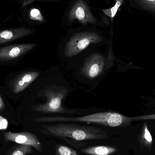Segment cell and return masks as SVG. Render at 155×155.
Instances as JSON below:
<instances>
[{"mask_svg": "<svg viewBox=\"0 0 155 155\" xmlns=\"http://www.w3.org/2000/svg\"><path fill=\"white\" fill-rule=\"evenodd\" d=\"M40 130L46 134L78 141L104 140L108 138L107 133L104 129L89 125L58 124L42 126Z\"/></svg>", "mask_w": 155, "mask_h": 155, "instance_id": "cell-1", "label": "cell"}, {"mask_svg": "<svg viewBox=\"0 0 155 155\" xmlns=\"http://www.w3.org/2000/svg\"><path fill=\"white\" fill-rule=\"evenodd\" d=\"M38 123L79 122L94 124L110 127H126L133 122V117H128L113 112L96 113L81 117L47 116L34 119Z\"/></svg>", "mask_w": 155, "mask_h": 155, "instance_id": "cell-2", "label": "cell"}, {"mask_svg": "<svg viewBox=\"0 0 155 155\" xmlns=\"http://www.w3.org/2000/svg\"><path fill=\"white\" fill-rule=\"evenodd\" d=\"M69 92V89L63 85L47 86L38 94L39 96L46 98V103L32 106V108L34 111L43 114H73L75 111L67 109L62 105L63 100Z\"/></svg>", "mask_w": 155, "mask_h": 155, "instance_id": "cell-3", "label": "cell"}, {"mask_svg": "<svg viewBox=\"0 0 155 155\" xmlns=\"http://www.w3.org/2000/svg\"><path fill=\"white\" fill-rule=\"evenodd\" d=\"M102 41V37L97 33L84 31L77 33L71 37L65 46L64 54L71 58L86 49L92 44H97Z\"/></svg>", "mask_w": 155, "mask_h": 155, "instance_id": "cell-4", "label": "cell"}, {"mask_svg": "<svg viewBox=\"0 0 155 155\" xmlns=\"http://www.w3.org/2000/svg\"><path fill=\"white\" fill-rule=\"evenodd\" d=\"M105 66V59L101 54L95 53L89 55L83 64L80 74L83 77L94 79L103 72Z\"/></svg>", "mask_w": 155, "mask_h": 155, "instance_id": "cell-5", "label": "cell"}, {"mask_svg": "<svg viewBox=\"0 0 155 155\" xmlns=\"http://www.w3.org/2000/svg\"><path fill=\"white\" fill-rule=\"evenodd\" d=\"M69 20L72 22L77 20L82 24H95L97 19L93 15L87 4L84 0H77L72 6L69 13Z\"/></svg>", "mask_w": 155, "mask_h": 155, "instance_id": "cell-6", "label": "cell"}, {"mask_svg": "<svg viewBox=\"0 0 155 155\" xmlns=\"http://www.w3.org/2000/svg\"><path fill=\"white\" fill-rule=\"evenodd\" d=\"M4 136L6 141H11L19 144L29 146L35 148L40 153H42L41 143L38 137L31 133L5 132L4 134Z\"/></svg>", "mask_w": 155, "mask_h": 155, "instance_id": "cell-7", "label": "cell"}, {"mask_svg": "<svg viewBox=\"0 0 155 155\" xmlns=\"http://www.w3.org/2000/svg\"><path fill=\"white\" fill-rule=\"evenodd\" d=\"M37 44L14 45L0 48V61H9L15 60L32 50Z\"/></svg>", "mask_w": 155, "mask_h": 155, "instance_id": "cell-8", "label": "cell"}, {"mask_svg": "<svg viewBox=\"0 0 155 155\" xmlns=\"http://www.w3.org/2000/svg\"><path fill=\"white\" fill-rule=\"evenodd\" d=\"M39 73L34 71L19 74L12 80L10 87L13 93L19 94L25 90L39 76Z\"/></svg>", "mask_w": 155, "mask_h": 155, "instance_id": "cell-9", "label": "cell"}, {"mask_svg": "<svg viewBox=\"0 0 155 155\" xmlns=\"http://www.w3.org/2000/svg\"><path fill=\"white\" fill-rule=\"evenodd\" d=\"M32 33L31 30L24 27L1 30L0 31V45L23 38Z\"/></svg>", "mask_w": 155, "mask_h": 155, "instance_id": "cell-10", "label": "cell"}, {"mask_svg": "<svg viewBox=\"0 0 155 155\" xmlns=\"http://www.w3.org/2000/svg\"><path fill=\"white\" fill-rule=\"evenodd\" d=\"M117 150V149L115 147L99 146L84 148L81 150V152L89 155H111L116 153Z\"/></svg>", "mask_w": 155, "mask_h": 155, "instance_id": "cell-11", "label": "cell"}, {"mask_svg": "<svg viewBox=\"0 0 155 155\" xmlns=\"http://www.w3.org/2000/svg\"><path fill=\"white\" fill-rule=\"evenodd\" d=\"M153 139L147 124L144 123L143 126L140 143L141 147L151 149L153 145Z\"/></svg>", "mask_w": 155, "mask_h": 155, "instance_id": "cell-12", "label": "cell"}, {"mask_svg": "<svg viewBox=\"0 0 155 155\" xmlns=\"http://www.w3.org/2000/svg\"><path fill=\"white\" fill-rule=\"evenodd\" d=\"M124 0H116L115 4L112 8L104 9L102 11L106 15L110 17L113 21V19L116 15L118 9L124 3Z\"/></svg>", "mask_w": 155, "mask_h": 155, "instance_id": "cell-13", "label": "cell"}, {"mask_svg": "<svg viewBox=\"0 0 155 155\" xmlns=\"http://www.w3.org/2000/svg\"><path fill=\"white\" fill-rule=\"evenodd\" d=\"M55 155H80L75 150L62 145H57Z\"/></svg>", "mask_w": 155, "mask_h": 155, "instance_id": "cell-14", "label": "cell"}, {"mask_svg": "<svg viewBox=\"0 0 155 155\" xmlns=\"http://www.w3.org/2000/svg\"><path fill=\"white\" fill-rule=\"evenodd\" d=\"M31 147L29 146L21 145L15 148L10 155H26L32 153Z\"/></svg>", "mask_w": 155, "mask_h": 155, "instance_id": "cell-15", "label": "cell"}, {"mask_svg": "<svg viewBox=\"0 0 155 155\" xmlns=\"http://www.w3.org/2000/svg\"><path fill=\"white\" fill-rule=\"evenodd\" d=\"M138 1L146 9L155 12V0H138Z\"/></svg>", "mask_w": 155, "mask_h": 155, "instance_id": "cell-16", "label": "cell"}, {"mask_svg": "<svg viewBox=\"0 0 155 155\" xmlns=\"http://www.w3.org/2000/svg\"><path fill=\"white\" fill-rule=\"evenodd\" d=\"M30 15L31 19L32 20L40 21L41 22H43L44 21L43 17L41 12L38 9H32L30 12Z\"/></svg>", "mask_w": 155, "mask_h": 155, "instance_id": "cell-17", "label": "cell"}, {"mask_svg": "<svg viewBox=\"0 0 155 155\" xmlns=\"http://www.w3.org/2000/svg\"><path fill=\"white\" fill-rule=\"evenodd\" d=\"M155 119V114L149 115L133 117V121L137 120H146Z\"/></svg>", "mask_w": 155, "mask_h": 155, "instance_id": "cell-18", "label": "cell"}, {"mask_svg": "<svg viewBox=\"0 0 155 155\" xmlns=\"http://www.w3.org/2000/svg\"><path fill=\"white\" fill-rule=\"evenodd\" d=\"M8 123L5 119L0 117V130H5L7 128Z\"/></svg>", "mask_w": 155, "mask_h": 155, "instance_id": "cell-19", "label": "cell"}, {"mask_svg": "<svg viewBox=\"0 0 155 155\" xmlns=\"http://www.w3.org/2000/svg\"><path fill=\"white\" fill-rule=\"evenodd\" d=\"M5 102H4L2 97L1 94H0V112L3 111L5 109Z\"/></svg>", "mask_w": 155, "mask_h": 155, "instance_id": "cell-20", "label": "cell"}]
</instances>
